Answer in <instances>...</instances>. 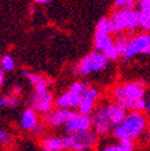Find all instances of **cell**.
Listing matches in <instances>:
<instances>
[{"instance_id":"cell-21","label":"cell","mask_w":150,"mask_h":151,"mask_svg":"<svg viewBox=\"0 0 150 151\" xmlns=\"http://www.w3.org/2000/svg\"><path fill=\"white\" fill-rule=\"evenodd\" d=\"M18 103H19V97L13 93L0 97V107L1 108H16Z\"/></svg>"},{"instance_id":"cell-22","label":"cell","mask_w":150,"mask_h":151,"mask_svg":"<svg viewBox=\"0 0 150 151\" xmlns=\"http://www.w3.org/2000/svg\"><path fill=\"white\" fill-rule=\"evenodd\" d=\"M14 67H16V61L13 59V56H11L9 54H5L1 56V59H0V70L4 73L13 71Z\"/></svg>"},{"instance_id":"cell-29","label":"cell","mask_w":150,"mask_h":151,"mask_svg":"<svg viewBox=\"0 0 150 151\" xmlns=\"http://www.w3.org/2000/svg\"><path fill=\"white\" fill-rule=\"evenodd\" d=\"M87 151H94V150H87Z\"/></svg>"},{"instance_id":"cell-10","label":"cell","mask_w":150,"mask_h":151,"mask_svg":"<svg viewBox=\"0 0 150 151\" xmlns=\"http://www.w3.org/2000/svg\"><path fill=\"white\" fill-rule=\"evenodd\" d=\"M91 129V118L81 114L79 111H73L67 124L65 125L66 134L78 133V132Z\"/></svg>"},{"instance_id":"cell-12","label":"cell","mask_w":150,"mask_h":151,"mask_svg":"<svg viewBox=\"0 0 150 151\" xmlns=\"http://www.w3.org/2000/svg\"><path fill=\"white\" fill-rule=\"evenodd\" d=\"M100 99V90L95 86H89V89L85 91L84 96L82 99V103L78 108V111L83 115L91 116L94 110L96 109L97 101Z\"/></svg>"},{"instance_id":"cell-18","label":"cell","mask_w":150,"mask_h":151,"mask_svg":"<svg viewBox=\"0 0 150 151\" xmlns=\"http://www.w3.org/2000/svg\"><path fill=\"white\" fill-rule=\"evenodd\" d=\"M112 45H114V40L112 39L110 35L95 34V36H94V48H95V50H97L100 53H103Z\"/></svg>"},{"instance_id":"cell-19","label":"cell","mask_w":150,"mask_h":151,"mask_svg":"<svg viewBox=\"0 0 150 151\" xmlns=\"http://www.w3.org/2000/svg\"><path fill=\"white\" fill-rule=\"evenodd\" d=\"M95 34H99V35H112L113 34L109 17H103L97 22Z\"/></svg>"},{"instance_id":"cell-7","label":"cell","mask_w":150,"mask_h":151,"mask_svg":"<svg viewBox=\"0 0 150 151\" xmlns=\"http://www.w3.org/2000/svg\"><path fill=\"white\" fill-rule=\"evenodd\" d=\"M30 106L39 114L47 115L55 107V99L49 91V88L46 89H35L30 100Z\"/></svg>"},{"instance_id":"cell-15","label":"cell","mask_w":150,"mask_h":151,"mask_svg":"<svg viewBox=\"0 0 150 151\" xmlns=\"http://www.w3.org/2000/svg\"><path fill=\"white\" fill-rule=\"evenodd\" d=\"M41 147L43 151H65L64 136L46 134L41 138Z\"/></svg>"},{"instance_id":"cell-20","label":"cell","mask_w":150,"mask_h":151,"mask_svg":"<svg viewBox=\"0 0 150 151\" xmlns=\"http://www.w3.org/2000/svg\"><path fill=\"white\" fill-rule=\"evenodd\" d=\"M128 42H130V37L125 34H121V35H118L117 39L114 40V45H115V48L119 53V56H123L125 55V52L127 49V46H128Z\"/></svg>"},{"instance_id":"cell-1","label":"cell","mask_w":150,"mask_h":151,"mask_svg":"<svg viewBox=\"0 0 150 151\" xmlns=\"http://www.w3.org/2000/svg\"><path fill=\"white\" fill-rule=\"evenodd\" d=\"M145 97L144 81H131L120 83L112 90V99L114 102L124 106L127 111H133L136 103Z\"/></svg>"},{"instance_id":"cell-17","label":"cell","mask_w":150,"mask_h":151,"mask_svg":"<svg viewBox=\"0 0 150 151\" xmlns=\"http://www.w3.org/2000/svg\"><path fill=\"white\" fill-rule=\"evenodd\" d=\"M101 151H136V144L133 140H117L115 143H109L105 145Z\"/></svg>"},{"instance_id":"cell-24","label":"cell","mask_w":150,"mask_h":151,"mask_svg":"<svg viewBox=\"0 0 150 151\" xmlns=\"http://www.w3.org/2000/svg\"><path fill=\"white\" fill-rule=\"evenodd\" d=\"M114 5L117 10L125 9V10H137V3L136 0H115Z\"/></svg>"},{"instance_id":"cell-23","label":"cell","mask_w":150,"mask_h":151,"mask_svg":"<svg viewBox=\"0 0 150 151\" xmlns=\"http://www.w3.org/2000/svg\"><path fill=\"white\" fill-rule=\"evenodd\" d=\"M55 108L57 109H71L70 107V96L69 92L65 91L55 99Z\"/></svg>"},{"instance_id":"cell-26","label":"cell","mask_w":150,"mask_h":151,"mask_svg":"<svg viewBox=\"0 0 150 151\" xmlns=\"http://www.w3.org/2000/svg\"><path fill=\"white\" fill-rule=\"evenodd\" d=\"M145 111L150 113V95L145 96Z\"/></svg>"},{"instance_id":"cell-11","label":"cell","mask_w":150,"mask_h":151,"mask_svg":"<svg viewBox=\"0 0 150 151\" xmlns=\"http://www.w3.org/2000/svg\"><path fill=\"white\" fill-rule=\"evenodd\" d=\"M73 110L71 109H53L47 115H45L43 122L48 128H60L65 127Z\"/></svg>"},{"instance_id":"cell-6","label":"cell","mask_w":150,"mask_h":151,"mask_svg":"<svg viewBox=\"0 0 150 151\" xmlns=\"http://www.w3.org/2000/svg\"><path fill=\"white\" fill-rule=\"evenodd\" d=\"M136 55H150V32H139L130 37L124 59L130 60Z\"/></svg>"},{"instance_id":"cell-27","label":"cell","mask_w":150,"mask_h":151,"mask_svg":"<svg viewBox=\"0 0 150 151\" xmlns=\"http://www.w3.org/2000/svg\"><path fill=\"white\" fill-rule=\"evenodd\" d=\"M4 83H5V74L1 70H0V88L4 85Z\"/></svg>"},{"instance_id":"cell-5","label":"cell","mask_w":150,"mask_h":151,"mask_svg":"<svg viewBox=\"0 0 150 151\" xmlns=\"http://www.w3.org/2000/svg\"><path fill=\"white\" fill-rule=\"evenodd\" d=\"M99 136L92 129L78 132L72 134H64L65 147L71 151H87L92 150L99 143Z\"/></svg>"},{"instance_id":"cell-8","label":"cell","mask_w":150,"mask_h":151,"mask_svg":"<svg viewBox=\"0 0 150 151\" xmlns=\"http://www.w3.org/2000/svg\"><path fill=\"white\" fill-rule=\"evenodd\" d=\"M91 129L95 132L99 137H107L113 133V126H112L107 111L105 108V103L96 107L91 114Z\"/></svg>"},{"instance_id":"cell-4","label":"cell","mask_w":150,"mask_h":151,"mask_svg":"<svg viewBox=\"0 0 150 151\" xmlns=\"http://www.w3.org/2000/svg\"><path fill=\"white\" fill-rule=\"evenodd\" d=\"M113 34L121 35L125 31H135L139 28V14L137 10H115L109 16Z\"/></svg>"},{"instance_id":"cell-25","label":"cell","mask_w":150,"mask_h":151,"mask_svg":"<svg viewBox=\"0 0 150 151\" xmlns=\"http://www.w3.org/2000/svg\"><path fill=\"white\" fill-rule=\"evenodd\" d=\"M0 144L4 146H10L12 144V136L9 131L0 127Z\"/></svg>"},{"instance_id":"cell-3","label":"cell","mask_w":150,"mask_h":151,"mask_svg":"<svg viewBox=\"0 0 150 151\" xmlns=\"http://www.w3.org/2000/svg\"><path fill=\"white\" fill-rule=\"evenodd\" d=\"M108 65L109 60L102 53L92 50L76 64V66L73 67V72L78 77H87V76L105 71Z\"/></svg>"},{"instance_id":"cell-28","label":"cell","mask_w":150,"mask_h":151,"mask_svg":"<svg viewBox=\"0 0 150 151\" xmlns=\"http://www.w3.org/2000/svg\"><path fill=\"white\" fill-rule=\"evenodd\" d=\"M52 1V0H35L36 4H41V5H47Z\"/></svg>"},{"instance_id":"cell-14","label":"cell","mask_w":150,"mask_h":151,"mask_svg":"<svg viewBox=\"0 0 150 151\" xmlns=\"http://www.w3.org/2000/svg\"><path fill=\"white\" fill-rule=\"evenodd\" d=\"M89 84L85 83V82H82V81H78V82H74L70 85L67 92H69V96H70V107L71 109H74V108H79L81 103H82V99L84 96L85 91L89 89Z\"/></svg>"},{"instance_id":"cell-9","label":"cell","mask_w":150,"mask_h":151,"mask_svg":"<svg viewBox=\"0 0 150 151\" xmlns=\"http://www.w3.org/2000/svg\"><path fill=\"white\" fill-rule=\"evenodd\" d=\"M21 129L25 131V132H32L34 134L40 136L43 133V126H41L40 124V119H39V113L35 109L27 108L19 118V124H18Z\"/></svg>"},{"instance_id":"cell-2","label":"cell","mask_w":150,"mask_h":151,"mask_svg":"<svg viewBox=\"0 0 150 151\" xmlns=\"http://www.w3.org/2000/svg\"><path fill=\"white\" fill-rule=\"evenodd\" d=\"M148 128V118L139 111H128L123 122L113 129V137L117 140H136Z\"/></svg>"},{"instance_id":"cell-13","label":"cell","mask_w":150,"mask_h":151,"mask_svg":"<svg viewBox=\"0 0 150 151\" xmlns=\"http://www.w3.org/2000/svg\"><path fill=\"white\" fill-rule=\"evenodd\" d=\"M105 108L107 111V115L109 118V121L113 126V128H115L117 126H119L123 120L125 119L126 114H127V109L121 106L118 102H105Z\"/></svg>"},{"instance_id":"cell-16","label":"cell","mask_w":150,"mask_h":151,"mask_svg":"<svg viewBox=\"0 0 150 151\" xmlns=\"http://www.w3.org/2000/svg\"><path fill=\"white\" fill-rule=\"evenodd\" d=\"M137 11L139 14V28L144 32H150V0H139Z\"/></svg>"}]
</instances>
